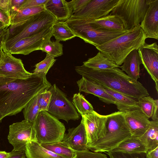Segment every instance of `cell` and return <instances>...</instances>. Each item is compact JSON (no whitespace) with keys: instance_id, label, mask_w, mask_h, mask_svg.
Masks as SVG:
<instances>
[{"instance_id":"d6986e66","label":"cell","mask_w":158,"mask_h":158,"mask_svg":"<svg viewBox=\"0 0 158 158\" xmlns=\"http://www.w3.org/2000/svg\"><path fill=\"white\" fill-rule=\"evenodd\" d=\"M80 92H83L97 97L99 100L108 104H115V99L100 85L83 77L77 81Z\"/></svg>"},{"instance_id":"3957f363","label":"cell","mask_w":158,"mask_h":158,"mask_svg":"<svg viewBox=\"0 0 158 158\" xmlns=\"http://www.w3.org/2000/svg\"><path fill=\"white\" fill-rule=\"evenodd\" d=\"M146 39L145 34L139 25L96 48L120 66L130 52L138 50L145 43Z\"/></svg>"},{"instance_id":"ee69618b","label":"cell","mask_w":158,"mask_h":158,"mask_svg":"<svg viewBox=\"0 0 158 158\" xmlns=\"http://www.w3.org/2000/svg\"><path fill=\"white\" fill-rule=\"evenodd\" d=\"M10 2V0H0V8L6 12L9 16Z\"/></svg>"},{"instance_id":"ffe728a7","label":"cell","mask_w":158,"mask_h":158,"mask_svg":"<svg viewBox=\"0 0 158 158\" xmlns=\"http://www.w3.org/2000/svg\"><path fill=\"white\" fill-rule=\"evenodd\" d=\"M44 8L58 21H65L72 15L68 2L64 0H48Z\"/></svg>"},{"instance_id":"681fc988","label":"cell","mask_w":158,"mask_h":158,"mask_svg":"<svg viewBox=\"0 0 158 158\" xmlns=\"http://www.w3.org/2000/svg\"><path fill=\"white\" fill-rule=\"evenodd\" d=\"M10 155V152L5 151H0V158H6Z\"/></svg>"},{"instance_id":"8fae6325","label":"cell","mask_w":158,"mask_h":158,"mask_svg":"<svg viewBox=\"0 0 158 158\" xmlns=\"http://www.w3.org/2000/svg\"><path fill=\"white\" fill-rule=\"evenodd\" d=\"M52 26L36 35L19 40L4 49L11 54L24 55H28L34 51L40 50L43 44L51 39L52 36Z\"/></svg>"},{"instance_id":"44dd1931","label":"cell","mask_w":158,"mask_h":158,"mask_svg":"<svg viewBox=\"0 0 158 158\" xmlns=\"http://www.w3.org/2000/svg\"><path fill=\"white\" fill-rule=\"evenodd\" d=\"M85 20L94 28L100 30L127 31L125 29L123 23L121 20L115 15L110 14L95 20Z\"/></svg>"},{"instance_id":"2e32d148","label":"cell","mask_w":158,"mask_h":158,"mask_svg":"<svg viewBox=\"0 0 158 158\" xmlns=\"http://www.w3.org/2000/svg\"><path fill=\"white\" fill-rule=\"evenodd\" d=\"M131 136L139 138L147 130L151 124L149 120L140 109L123 113Z\"/></svg>"},{"instance_id":"7402d4cb","label":"cell","mask_w":158,"mask_h":158,"mask_svg":"<svg viewBox=\"0 0 158 158\" xmlns=\"http://www.w3.org/2000/svg\"><path fill=\"white\" fill-rule=\"evenodd\" d=\"M105 89L115 100V105L118 111L124 113L140 109L138 99L109 88Z\"/></svg>"},{"instance_id":"c3c4849f","label":"cell","mask_w":158,"mask_h":158,"mask_svg":"<svg viewBox=\"0 0 158 158\" xmlns=\"http://www.w3.org/2000/svg\"><path fill=\"white\" fill-rule=\"evenodd\" d=\"M15 79L4 77L0 75V85H4Z\"/></svg>"},{"instance_id":"f1b7e54d","label":"cell","mask_w":158,"mask_h":158,"mask_svg":"<svg viewBox=\"0 0 158 158\" xmlns=\"http://www.w3.org/2000/svg\"><path fill=\"white\" fill-rule=\"evenodd\" d=\"M40 144L46 149L67 158H74L76 156L75 151L69 147L62 141Z\"/></svg>"},{"instance_id":"f35d334b","label":"cell","mask_w":158,"mask_h":158,"mask_svg":"<svg viewBox=\"0 0 158 158\" xmlns=\"http://www.w3.org/2000/svg\"><path fill=\"white\" fill-rule=\"evenodd\" d=\"M90 0H73L68 2L72 11V15L82 9Z\"/></svg>"},{"instance_id":"603a6c76","label":"cell","mask_w":158,"mask_h":158,"mask_svg":"<svg viewBox=\"0 0 158 158\" xmlns=\"http://www.w3.org/2000/svg\"><path fill=\"white\" fill-rule=\"evenodd\" d=\"M123 64L120 66L121 70L132 79L137 81L140 77V65L141 64L138 50H134L130 52Z\"/></svg>"},{"instance_id":"52a82bcc","label":"cell","mask_w":158,"mask_h":158,"mask_svg":"<svg viewBox=\"0 0 158 158\" xmlns=\"http://www.w3.org/2000/svg\"><path fill=\"white\" fill-rule=\"evenodd\" d=\"M150 2V0H119L110 14L120 19L127 31L140 25Z\"/></svg>"},{"instance_id":"e575fe53","label":"cell","mask_w":158,"mask_h":158,"mask_svg":"<svg viewBox=\"0 0 158 158\" xmlns=\"http://www.w3.org/2000/svg\"><path fill=\"white\" fill-rule=\"evenodd\" d=\"M141 110L148 118H151L154 107L155 100L149 96L138 99Z\"/></svg>"},{"instance_id":"cb8c5ba5","label":"cell","mask_w":158,"mask_h":158,"mask_svg":"<svg viewBox=\"0 0 158 158\" xmlns=\"http://www.w3.org/2000/svg\"><path fill=\"white\" fill-rule=\"evenodd\" d=\"M25 151L27 158H67L46 149L36 141L28 142Z\"/></svg>"},{"instance_id":"1f68e13d","label":"cell","mask_w":158,"mask_h":158,"mask_svg":"<svg viewBox=\"0 0 158 158\" xmlns=\"http://www.w3.org/2000/svg\"><path fill=\"white\" fill-rule=\"evenodd\" d=\"M39 94L33 98L23 110L25 120L29 122H34L40 112Z\"/></svg>"},{"instance_id":"4dcf8cb0","label":"cell","mask_w":158,"mask_h":158,"mask_svg":"<svg viewBox=\"0 0 158 158\" xmlns=\"http://www.w3.org/2000/svg\"><path fill=\"white\" fill-rule=\"evenodd\" d=\"M73 103L81 116L94 110L92 105L80 93L74 94Z\"/></svg>"},{"instance_id":"9a60e30c","label":"cell","mask_w":158,"mask_h":158,"mask_svg":"<svg viewBox=\"0 0 158 158\" xmlns=\"http://www.w3.org/2000/svg\"><path fill=\"white\" fill-rule=\"evenodd\" d=\"M141 64L155 82L158 92V46L156 42L146 43L138 49Z\"/></svg>"},{"instance_id":"f546056e","label":"cell","mask_w":158,"mask_h":158,"mask_svg":"<svg viewBox=\"0 0 158 158\" xmlns=\"http://www.w3.org/2000/svg\"><path fill=\"white\" fill-rule=\"evenodd\" d=\"M45 10L44 5L19 9L10 17L11 24L21 22Z\"/></svg>"},{"instance_id":"277c9868","label":"cell","mask_w":158,"mask_h":158,"mask_svg":"<svg viewBox=\"0 0 158 158\" xmlns=\"http://www.w3.org/2000/svg\"><path fill=\"white\" fill-rule=\"evenodd\" d=\"M54 16L45 10L8 27L3 49L17 41L36 35L57 22Z\"/></svg>"},{"instance_id":"4fadbf2b","label":"cell","mask_w":158,"mask_h":158,"mask_svg":"<svg viewBox=\"0 0 158 158\" xmlns=\"http://www.w3.org/2000/svg\"><path fill=\"white\" fill-rule=\"evenodd\" d=\"M86 132L88 148L105 135L107 115L100 114L94 110L82 116Z\"/></svg>"},{"instance_id":"9c48e42d","label":"cell","mask_w":158,"mask_h":158,"mask_svg":"<svg viewBox=\"0 0 158 158\" xmlns=\"http://www.w3.org/2000/svg\"><path fill=\"white\" fill-rule=\"evenodd\" d=\"M48 90L52 95L48 112L57 119L63 120L67 123L70 120L79 119V114L73 103L55 84Z\"/></svg>"},{"instance_id":"d6a6232c","label":"cell","mask_w":158,"mask_h":158,"mask_svg":"<svg viewBox=\"0 0 158 158\" xmlns=\"http://www.w3.org/2000/svg\"><path fill=\"white\" fill-rule=\"evenodd\" d=\"M40 50L54 58L63 54L62 44L56 40L52 41L51 39L47 40L43 44Z\"/></svg>"},{"instance_id":"7dc6e473","label":"cell","mask_w":158,"mask_h":158,"mask_svg":"<svg viewBox=\"0 0 158 158\" xmlns=\"http://www.w3.org/2000/svg\"><path fill=\"white\" fill-rule=\"evenodd\" d=\"M147 158H158V147L146 153Z\"/></svg>"},{"instance_id":"83f0119b","label":"cell","mask_w":158,"mask_h":158,"mask_svg":"<svg viewBox=\"0 0 158 158\" xmlns=\"http://www.w3.org/2000/svg\"><path fill=\"white\" fill-rule=\"evenodd\" d=\"M52 27V36L59 42L66 41L76 37L65 21H57Z\"/></svg>"},{"instance_id":"5b68a950","label":"cell","mask_w":158,"mask_h":158,"mask_svg":"<svg viewBox=\"0 0 158 158\" xmlns=\"http://www.w3.org/2000/svg\"><path fill=\"white\" fill-rule=\"evenodd\" d=\"M123 113L118 111L107 115L105 135L89 147V150L108 152L131 136Z\"/></svg>"},{"instance_id":"60d3db41","label":"cell","mask_w":158,"mask_h":158,"mask_svg":"<svg viewBox=\"0 0 158 158\" xmlns=\"http://www.w3.org/2000/svg\"><path fill=\"white\" fill-rule=\"evenodd\" d=\"M25 0H10V17L19 11L20 7Z\"/></svg>"},{"instance_id":"ab89813d","label":"cell","mask_w":158,"mask_h":158,"mask_svg":"<svg viewBox=\"0 0 158 158\" xmlns=\"http://www.w3.org/2000/svg\"><path fill=\"white\" fill-rule=\"evenodd\" d=\"M48 0H26L20 7L19 10L23 8L45 5Z\"/></svg>"},{"instance_id":"f907efd6","label":"cell","mask_w":158,"mask_h":158,"mask_svg":"<svg viewBox=\"0 0 158 158\" xmlns=\"http://www.w3.org/2000/svg\"><path fill=\"white\" fill-rule=\"evenodd\" d=\"M5 26H6L4 24L0 21V28Z\"/></svg>"},{"instance_id":"816d5d0a","label":"cell","mask_w":158,"mask_h":158,"mask_svg":"<svg viewBox=\"0 0 158 158\" xmlns=\"http://www.w3.org/2000/svg\"><path fill=\"white\" fill-rule=\"evenodd\" d=\"M3 53H1V52H0V62L1 60V59H2V56H3Z\"/></svg>"},{"instance_id":"836d02e7","label":"cell","mask_w":158,"mask_h":158,"mask_svg":"<svg viewBox=\"0 0 158 158\" xmlns=\"http://www.w3.org/2000/svg\"><path fill=\"white\" fill-rule=\"evenodd\" d=\"M56 60L55 58L46 54V57L43 60L35 64L33 73L43 74L46 76Z\"/></svg>"},{"instance_id":"7a4b0ae2","label":"cell","mask_w":158,"mask_h":158,"mask_svg":"<svg viewBox=\"0 0 158 158\" xmlns=\"http://www.w3.org/2000/svg\"><path fill=\"white\" fill-rule=\"evenodd\" d=\"M76 71L89 80L137 99L149 96L146 89L138 81L132 79L119 68L96 70L83 64L75 67Z\"/></svg>"},{"instance_id":"30bf717a","label":"cell","mask_w":158,"mask_h":158,"mask_svg":"<svg viewBox=\"0 0 158 158\" xmlns=\"http://www.w3.org/2000/svg\"><path fill=\"white\" fill-rule=\"evenodd\" d=\"M7 139L13 147V150L25 151L28 142H37L34 122L24 119L13 123L9 126Z\"/></svg>"},{"instance_id":"8992f818","label":"cell","mask_w":158,"mask_h":158,"mask_svg":"<svg viewBox=\"0 0 158 158\" xmlns=\"http://www.w3.org/2000/svg\"><path fill=\"white\" fill-rule=\"evenodd\" d=\"M65 22L76 37L96 47L127 31H108L98 29L93 27L86 21L81 19L70 18Z\"/></svg>"},{"instance_id":"7c38bea8","label":"cell","mask_w":158,"mask_h":158,"mask_svg":"<svg viewBox=\"0 0 158 158\" xmlns=\"http://www.w3.org/2000/svg\"><path fill=\"white\" fill-rule=\"evenodd\" d=\"M119 0H90L81 10L72 15L70 18L86 20L97 19L109 15Z\"/></svg>"},{"instance_id":"bcb514c9","label":"cell","mask_w":158,"mask_h":158,"mask_svg":"<svg viewBox=\"0 0 158 158\" xmlns=\"http://www.w3.org/2000/svg\"><path fill=\"white\" fill-rule=\"evenodd\" d=\"M153 121H158V100H155L154 107L151 118Z\"/></svg>"},{"instance_id":"8d00e7d4","label":"cell","mask_w":158,"mask_h":158,"mask_svg":"<svg viewBox=\"0 0 158 158\" xmlns=\"http://www.w3.org/2000/svg\"><path fill=\"white\" fill-rule=\"evenodd\" d=\"M107 153L110 158H147L146 153H127L112 151Z\"/></svg>"},{"instance_id":"d4e9b609","label":"cell","mask_w":158,"mask_h":158,"mask_svg":"<svg viewBox=\"0 0 158 158\" xmlns=\"http://www.w3.org/2000/svg\"><path fill=\"white\" fill-rule=\"evenodd\" d=\"M111 151L127 153H146L147 150L139 138L131 136Z\"/></svg>"},{"instance_id":"6da1fadb","label":"cell","mask_w":158,"mask_h":158,"mask_svg":"<svg viewBox=\"0 0 158 158\" xmlns=\"http://www.w3.org/2000/svg\"><path fill=\"white\" fill-rule=\"evenodd\" d=\"M51 86L46 75L33 73L27 79H15L0 85V122L6 116L21 112L33 98Z\"/></svg>"},{"instance_id":"74e56055","label":"cell","mask_w":158,"mask_h":158,"mask_svg":"<svg viewBox=\"0 0 158 158\" xmlns=\"http://www.w3.org/2000/svg\"><path fill=\"white\" fill-rule=\"evenodd\" d=\"M74 158H108L106 155L100 152H92L87 149L75 151Z\"/></svg>"},{"instance_id":"d590c367","label":"cell","mask_w":158,"mask_h":158,"mask_svg":"<svg viewBox=\"0 0 158 158\" xmlns=\"http://www.w3.org/2000/svg\"><path fill=\"white\" fill-rule=\"evenodd\" d=\"M51 95V93L48 90L39 94L38 103L40 107V112L42 111H48L50 102Z\"/></svg>"},{"instance_id":"e0dca14e","label":"cell","mask_w":158,"mask_h":158,"mask_svg":"<svg viewBox=\"0 0 158 158\" xmlns=\"http://www.w3.org/2000/svg\"><path fill=\"white\" fill-rule=\"evenodd\" d=\"M65 133L62 141L75 151L88 149L87 147V139L83 118L76 127L69 128Z\"/></svg>"},{"instance_id":"b9f144b4","label":"cell","mask_w":158,"mask_h":158,"mask_svg":"<svg viewBox=\"0 0 158 158\" xmlns=\"http://www.w3.org/2000/svg\"><path fill=\"white\" fill-rule=\"evenodd\" d=\"M9 26H5L0 28V52L3 53V48L5 37Z\"/></svg>"},{"instance_id":"f6af8a7d","label":"cell","mask_w":158,"mask_h":158,"mask_svg":"<svg viewBox=\"0 0 158 158\" xmlns=\"http://www.w3.org/2000/svg\"><path fill=\"white\" fill-rule=\"evenodd\" d=\"M10 155L6 158H27L25 151H15L12 150Z\"/></svg>"},{"instance_id":"484cf974","label":"cell","mask_w":158,"mask_h":158,"mask_svg":"<svg viewBox=\"0 0 158 158\" xmlns=\"http://www.w3.org/2000/svg\"><path fill=\"white\" fill-rule=\"evenodd\" d=\"M83 65L91 69L104 70L114 68H120L113 61L99 52L94 56L83 62Z\"/></svg>"},{"instance_id":"5bb4252c","label":"cell","mask_w":158,"mask_h":158,"mask_svg":"<svg viewBox=\"0 0 158 158\" xmlns=\"http://www.w3.org/2000/svg\"><path fill=\"white\" fill-rule=\"evenodd\" d=\"M3 51L0 62V75L6 78L22 80L31 76L32 73L25 69L20 59L15 57L5 49H3Z\"/></svg>"},{"instance_id":"ba28073f","label":"cell","mask_w":158,"mask_h":158,"mask_svg":"<svg viewBox=\"0 0 158 158\" xmlns=\"http://www.w3.org/2000/svg\"><path fill=\"white\" fill-rule=\"evenodd\" d=\"M34 124L37 142L40 144L62 140L66 130L64 124L47 111H40Z\"/></svg>"},{"instance_id":"7bdbcfd3","label":"cell","mask_w":158,"mask_h":158,"mask_svg":"<svg viewBox=\"0 0 158 158\" xmlns=\"http://www.w3.org/2000/svg\"><path fill=\"white\" fill-rule=\"evenodd\" d=\"M0 21L6 26H9L10 24V19L9 15L0 8Z\"/></svg>"},{"instance_id":"ac0fdd59","label":"cell","mask_w":158,"mask_h":158,"mask_svg":"<svg viewBox=\"0 0 158 158\" xmlns=\"http://www.w3.org/2000/svg\"><path fill=\"white\" fill-rule=\"evenodd\" d=\"M139 25L146 39H158V0H150L148 8Z\"/></svg>"},{"instance_id":"4316f807","label":"cell","mask_w":158,"mask_h":158,"mask_svg":"<svg viewBox=\"0 0 158 158\" xmlns=\"http://www.w3.org/2000/svg\"><path fill=\"white\" fill-rule=\"evenodd\" d=\"M139 138L145 145L147 151L158 147V121H151L148 129Z\"/></svg>"}]
</instances>
